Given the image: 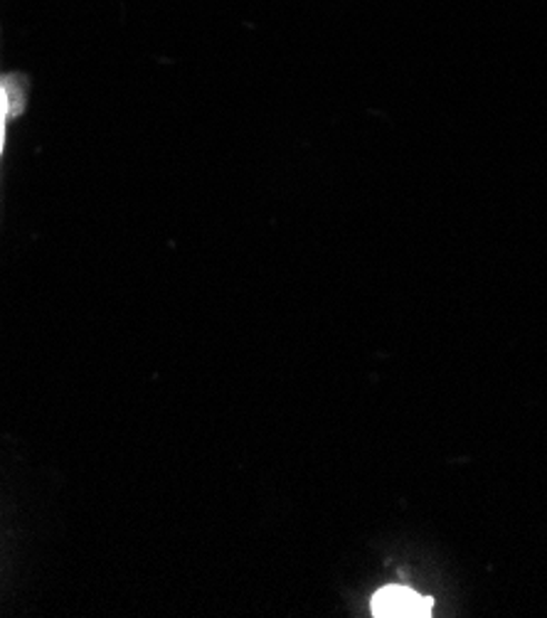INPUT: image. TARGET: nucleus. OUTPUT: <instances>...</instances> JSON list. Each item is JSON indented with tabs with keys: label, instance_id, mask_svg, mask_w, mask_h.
I'll return each mask as SVG.
<instances>
[{
	"label": "nucleus",
	"instance_id": "obj_1",
	"mask_svg": "<svg viewBox=\"0 0 547 618\" xmlns=\"http://www.w3.org/2000/svg\"><path fill=\"white\" fill-rule=\"evenodd\" d=\"M434 599L407 587H385L372 597V616L380 618H424L432 616Z\"/></svg>",
	"mask_w": 547,
	"mask_h": 618
},
{
	"label": "nucleus",
	"instance_id": "obj_2",
	"mask_svg": "<svg viewBox=\"0 0 547 618\" xmlns=\"http://www.w3.org/2000/svg\"><path fill=\"white\" fill-rule=\"evenodd\" d=\"M6 116H8V99L6 91L0 89V150H3V131H6Z\"/></svg>",
	"mask_w": 547,
	"mask_h": 618
}]
</instances>
